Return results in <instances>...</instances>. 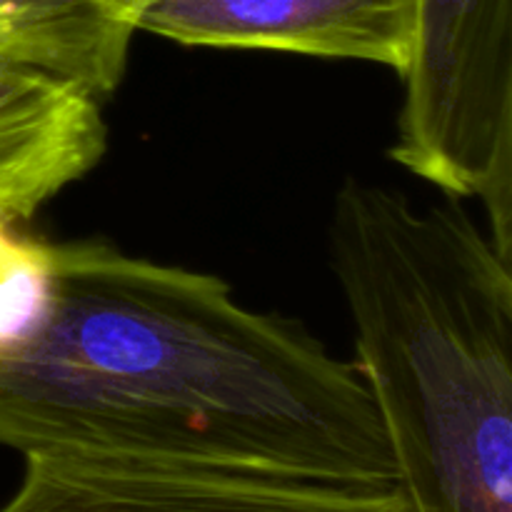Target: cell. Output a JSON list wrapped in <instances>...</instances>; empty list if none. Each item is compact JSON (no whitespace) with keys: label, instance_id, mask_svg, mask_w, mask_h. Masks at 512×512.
Returning a JSON list of instances; mask_svg holds the SVG:
<instances>
[{"label":"cell","instance_id":"obj_1","mask_svg":"<svg viewBox=\"0 0 512 512\" xmlns=\"http://www.w3.org/2000/svg\"><path fill=\"white\" fill-rule=\"evenodd\" d=\"M0 448L403 478L358 365L215 275L50 243V288L0 348Z\"/></svg>","mask_w":512,"mask_h":512},{"label":"cell","instance_id":"obj_2","mask_svg":"<svg viewBox=\"0 0 512 512\" xmlns=\"http://www.w3.org/2000/svg\"><path fill=\"white\" fill-rule=\"evenodd\" d=\"M330 265L418 512H512V258L458 203L340 185Z\"/></svg>","mask_w":512,"mask_h":512},{"label":"cell","instance_id":"obj_3","mask_svg":"<svg viewBox=\"0 0 512 512\" xmlns=\"http://www.w3.org/2000/svg\"><path fill=\"white\" fill-rule=\"evenodd\" d=\"M390 158L448 198H478L512 255V0H415Z\"/></svg>","mask_w":512,"mask_h":512},{"label":"cell","instance_id":"obj_4","mask_svg":"<svg viewBox=\"0 0 512 512\" xmlns=\"http://www.w3.org/2000/svg\"><path fill=\"white\" fill-rule=\"evenodd\" d=\"M0 512H418L403 478L195 458L45 453Z\"/></svg>","mask_w":512,"mask_h":512},{"label":"cell","instance_id":"obj_5","mask_svg":"<svg viewBox=\"0 0 512 512\" xmlns=\"http://www.w3.org/2000/svg\"><path fill=\"white\" fill-rule=\"evenodd\" d=\"M415 0H143L138 30L208 48L365 60L403 73Z\"/></svg>","mask_w":512,"mask_h":512},{"label":"cell","instance_id":"obj_6","mask_svg":"<svg viewBox=\"0 0 512 512\" xmlns=\"http://www.w3.org/2000/svg\"><path fill=\"white\" fill-rule=\"evenodd\" d=\"M108 148L103 105L78 85L0 60V223L35 218Z\"/></svg>","mask_w":512,"mask_h":512},{"label":"cell","instance_id":"obj_7","mask_svg":"<svg viewBox=\"0 0 512 512\" xmlns=\"http://www.w3.org/2000/svg\"><path fill=\"white\" fill-rule=\"evenodd\" d=\"M143 0H0V60L108 103L128 65Z\"/></svg>","mask_w":512,"mask_h":512}]
</instances>
